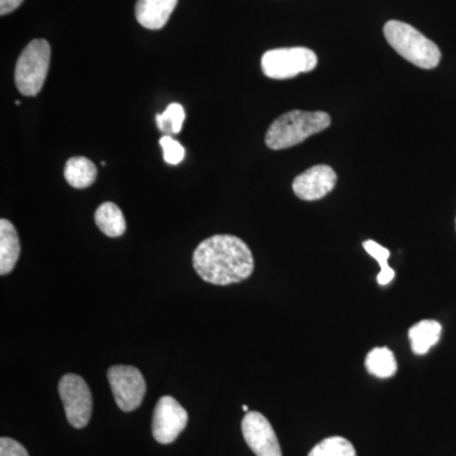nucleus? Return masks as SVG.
Masks as SVG:
<instances>
[{
	"label": "nucleus",
	"mask_w": 456,
	"mask_h": 456,
	"mask_svg": "<svg viewBox=\"0 0 456 456\" xmlns=\"http://www.w3.org/2000/svg\"><path fill=\"white\" fill-rule=\"evenodd\" d=\"M193 266L207 283L230 285L251 277L254 256L239 237L215 235L198 245L193 254Z\"/></svg>",
	"instance_id": "obj_1"
},
{
	"label": "nucleus",
	"mask_w": 456,
	"mask_h": 456,
	"mask_svg": "<svg viewBox=\"0 0 456 456\" xmlns=\"http://www.w3.org/2000/svg\"><path fill=\"white\" fill-rule=\"evenodd\" d=\"M443 332V327L437 321H419L415 326L411 327L408 331L411 347L416 355H425L432 346L439 342Z\"/></svg>",
	"instance_id": "obj_13"
},
{
	"label": "nucleus",
	"mask_w": 456,
	"mask_h": 456,
	"mask_svg": "<svg viewBox=\"0 0 456 456\" xmlns=\"http://www.w3.org/2000/svg\"><path fill=\"white\" fill-rule=\"evenodd\" d=\"M242 410H244V412H246V413L250 412V411H248V407L246 406V404H244V406H242Z\"/></svg>",
	"instance_id": "obj_23"
},
{
	"label": "nucleus",
	"mask_w": 456,
	"mask_h": 456,
	"mask_svg": "<svg viewBox=\"0 0 456 456\" xmlns=\"http://www.w3.org/2000/svg\"><path fill=\"white\" fill-rule=\"evenodd\" d=\"M331 125L329 113L290 110L279 117L266 132L265 143L272 150L289 149L325 131Z\"/></svg>",
	"instance_id": "obj_2"
},
{
	"label": "nucleus",
	"mask_w": 456,
	"mask_h": 456,
	"mask_svg": "<svg viewBox=\"0 0 456 456\" xmlns=\"http://www.w3.org/2000/svg\"><path fill=\"white\" fill-rule=\"evenodd\" d=\"M242 435L248 448L256 456H283L274 428L260 412L246 413L241 424Z\"/></svg>",
	"instance_id": "obj_9"
},
{
	"label": "nucleus",
	"mask_w": 456,
	"mask_h": 456,
	"mask_svg": "<svg viewBox=\"0 0 456 456\" xmlns=\"http://www.w3.org/2000/svg\"><path fill=\"white\" fill-rule=\"evenodd\" d=\"M99 230L108 237H119L126 232L125 216L117 204L106 202L98 207L94 215Z\"/></svg>",
	"instance_id": "obj_15"
},
{
	"label": "nucleus",
	"mask_w": 456,
	"mask_h": 456,
	"mask_svg": "<svg viewBox=\"0 0 456 456\" xmlns=\"http://www.w3.org/2000/svg\"><path fill=\"white\" fill-rule=\"evenodd\" d=\"M188 412L175 398L164 395L159 399L152 419V435L158 443H174L188 425Z\"/></svg>",
	"instance_id": "obj_8"
},
{
	"label": "nucleus",
	"mask_w": 456,
	"mask_h": 456,
	"mask_svg": "<svg viewBox=\"0 0 456 456\" xmlns=\"http://www.w3.org/2000/svg\"><path fill=\"white\" fill-rule=\"evenodd\" d=\"M117 406L125 412L137 410L146 395V382L139 369L131 365H114L107 373Z\"/></svg>",
	"instance_id": "obj_7"
},
{
	"label": "nucleus",
	"mask_w": 456,
	"mask_h": 456,
	"mask_svg": "<svg viewBox=\"0 0 456 456\" xmlns=\"http://www.w3.org/2000/svg\"><path fill=\"white\" fill-rule=\"evenodd\" d=\"M365 368L375 377L386 379L393 377L397 371V360L395 354L387 347H375L365 359Z\"/></svg>",
	"instance_id": "obj_16"
},
{
	"label": "nucleus",
	"mask_w": 456,
	"mask_h": 456,
	"mask_svg": "<svg viewBox=\"0 0 456 456\" xmlns=\"http://www.w3.org/2000/svg\"><path fill=\"white\" fill-rule=\"evenodd\" d=\"M318 62L314 51L305 47L270 50L261 57L263 73L270 79L284 80L314 70Z\"/></svg>",
	"instance_id": "obj_5"
},
{
	"label": "nucleus",
	"mask_w": 456,
	"mask_h": 456,
	"mask_svg": "<svg viewBox=\"0 0 456 456\" xmlns=\"http://www.w3.org/2000/svg\"><path fill=\"white\" fill-rule=\"evenodd\" d=\"M338 175L329 165H316L297 176L293 191L299 200L314 202L334 191Z\"/></svg>",
	"instance_id": "obj_10"
},
{
	"label": "nucleus",
	"mask_w": 456,
	"mask_h": 456,
	"mask_svg": "<svg viewBox=\"0 0 456 456\" xmlns=\"http://www.w3.org/2000/svg\"><path fill=\"white\" fill-rule=\"evenodd\" d=\"M160 146L163 147L164 160L170 165H178L184 160L185 149L178 141L174 140L173 137L167 134L161 137Z\"/></svg>",
	"instance_id": "obj_20"
},
{
	"label": "nucleus",
	"mask_w": 456,
	"mask_h": 456,
	"mask_svg": "<svg viewBox=\"0 0 456 456\" xmlns=\"http://www.w3.org/2000/svg\"><path fill=\"white\" fill-rule=\"evenodd\" d=\"M384 36L393 49L413 65L430 70L440 64L439 47L415 27L401 20H389L384 26Z\"/></svg>",
	"instance_id": "obj_3"
},
{
	"label": "nucleus",
	"mask_w": 456,
	"mask_h": 456,
	"mask_svg": "<svg viewBox=\"0 0 456 456\" xmlns=\"http://www.w3.org/2000/svg\"><path fill=\"white\" fill-rule=\"evenodd\" d=\"M185 121V110L182 104L171 103L167 106L164 113L156 116V125L159 130L165 134H176L182 131Z\"/></svg>",
	"instance_id": "obj_18"
},
{
	"label": "nucleus",
	"mask_w": 456,
	"mask_h": 456,
	"mask_svg": "<svg viewBox=\"0 0 456 456\" xmlns=\"http://www.w3.org/2000/svg\"><path fill=\"white\" fill-rule=\"evenodd\" d=\"M178 5V0H137V22L147 29H161Z\"/></svg>",
	"instance_id": "obj_11"
},
{
	"label": "nucleus",
	"mask_w": 456,
	"mask_h": 456,
	"mask_svg": "<svg viewBox=\"0 0 456 456\" xmlns=\"http://www.w3.org/2000/svg\"><path fill=\"white\" fill-rule=\"evenodd\" d=\"M20 255V237L11 221L0 220V275H7L14 268Z\"/></svg>",
	"instance_id": "obj_12"
},
{
	"label": "nucleus",
	"mask_w": 456,
	"mask_h": 456,
	"mask_svg": "<svg viewBox=\"0 0 456 456\" xmlns=\"http://www.w3.org/2000/svg\"><path fill=\"white\" fill-rule=\"evenodd\" d=\"M51 47L49 42L32 40L18 57L14 80L20 94L36 97L41 92L49 73Z\"/></svg>",
	"instance_id": "obj_4"
},
{
	"label": "nucleus",
	"mask_w": 456,
	"mask_h": 456,
	"mask_svg": "<svg viewBox=\"0 0 456 456\" xmlns=\"http://www.w3.org/2000/svg\"><path fill=\"white\" fill-rule=\"evenodd\" d=\"M362 246H364L365 251L379 264L380 273L378 274V283L380 285L391 283L395 275V270L388 265L391 251L384 248V246L378 244V242L373 241V240H368Z\"/></svg>",
	"instance_id": "obj_19"
},
{
	"label": "nucleus",
	"mask_w": 456,
	"mask_h": 456,
	"mask_svg": "<svg viewBox=\"0 0 456 456\" xmlns=\"http://www.w3.org/2000/svg\"><path fill=\"white\" fill-rule=\"evenodd\" d=\"M25 0H0V14L5 16V14L12 13L22 5Z\"/></svg>",
	"instance_id": "obj_22"
},
{
	"label": "nucleus",
	"mask_w": 456,
	"mask_h": 456,
	"mask_svg": "<svg viewBox=\"0 0 456 456\" xmlns=\"http://www.w3.org/2000/svg\"><path fill=\"white\" fill-rule=\"evenodd\" d=\"M0 456H28L22 444L9 437L0 439Z\"/></svg>",
	"instance_id": "obj_21"
},
{
	"label": "nucleus",
	"mask_w": 456,
	"mask_h": 456,
	"mask_svg": "<svg viewBox=\"0 0 456 456\" xmlns=\"http://www.w3.org/2000/svg\"><path fill=\"white\" fill-rule=\"evenodd\" d=\"M59 395L69 424L75 428H86L93 412L92 392L86 380L80 375H64L60 379Z\"/></svg>",
	"instance_id": "obj_6"
},
{
	"label": "nucleus",
	"mask_w": 456,
	"mask_h": 456,
	"mask_svg": "<svg viewBox=\"0 0 456 456\" xmlns=\"http://www.w3.org/2000/svg\"><path fill=\"white\" fill-rule=\"evenodd\" d=\"M308 456H356V452L349 440L332 436L318 443Z\"/></svg>",
	"instance_id": "obj_17"
},
{
	"label": "nucleus",
	"mask_w": 456,
	"mask_h": 456,
	"mask_svg": "<svg viewBox=\"0 0 456 456\" xmlns=\"http://www.w3.org/2000/svg\"><path fill=\"white\" fill-rule=\"evenodd\" d=\"M64 175L73 188L86 189L97 179L98 171L93 161L83 156H75L66 161Z\"/></svg>",
	"instance_id": "obj_14"
}]
</instances>
